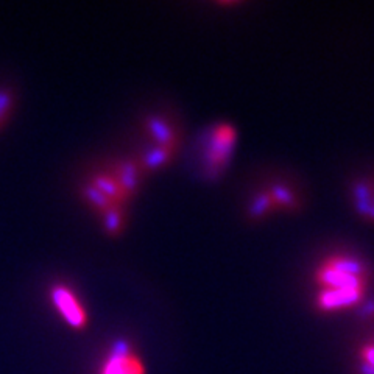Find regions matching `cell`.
Here are the masks:
<instances>
[{"label":"cell","instance_id":"cell-1","mask_svg":"<svg viewBox=\"0 0 374 374\" xmlns=\"http://www.w3.org/2000/svg\"><path fill=\"white\" fill-rule=\"evenodd\" d=\"M315 307L321 314H340L364 301L370 272L359 257L335 253L325 257L314 273Z\"/></svg>","mask_w":374,"mask_h":374},{"label":"cell","instance_id":"cell-2","mask_svg":"<svg viewBox=\"0 0 374 374\" xmlns=\"http://www.w3.org/2000/svg\"><path fill=\"white\" fill-rule=\"evenodd\" d=\"M51 306L60 315L61 320L74 331H85L89 326V314L83 306L79 295L66 284H55L50 288Z\"/></svg>","mask_w":374,"mask_h":374},{"label":"cell","instance_id":"cell-3","mask_svg":"<svg viewBox=\"0 0 374 374\" xmlns=\"http://www.w3.org/2000/svg\"><path fill=\"white\" fill-rule=\"evenodd\" d=\"M97 374H147V365L136 348L119 340L101 359Z\"/></svg>","mask_w":374,"mask_h":374},{"label":"cell","instance_id":"cell-4","mask_svg":"<svg viewBox=\"0 0 374 374\" xmlns=\"http://www.w3.org/2000/svg\"><path fill=\"white\" fill-rule=\"evenodd\" d=\"M236 140L237 131L233 125L220 124L212 128L204 153V164L209 175H217L225 169L233 153Z\"/></svg>","mask_w":374,"mask_h":374},{"label":"cell","instance_id":"cell-5","mask_svg":"<svg viewBox=\"0 0 374 374\" xmlns=\"http://www.w3.org/2000/svg\"><path fill=\"white\" fill-rule=\"evenodd\" d=\"M150 133L153 140L156 142V147L148 152L144 164L148 169H161L169 163L177 150V134L173 128L163 120H152Z\"/></svg>","mask_w":374,"mask_h":374},{"label":"cell","instance_id":"cell-6","mask_svg":"<svg viewBox=\"0 0 374 374\" xmlns=\"http://www.w3.org/2000/svg\"><path fill=\"white\" fill-rule=\"evenodd\" d=\"M356 373L374 374V335L359 346L356 352Z\"/></svg>","mask_w":374,"mask_h":374},{"label":"cell","instance_id":"cell-7","mask_svg":"<svg viewBox=\"0 0 374 374\" xmlns=\"http://www.w3.org/2000/svg\"><path fill=\"white\" fill-rule=\"evenodd\" d=\"M356 203L360 214L374 220V184L360 183L356 187Z\"/></svg>","mask_w":374,"mask_h":374},{"label":"cell","instance_id":"cell-8","mask_svg":"<svg viewBox=\"0 0 374 374\" xmlns=\"http://www.w3.org/2000/svg\"><path fill=\"white\" fill-rule=\"evenodd\" d=\"M11 105H13V100L8 95H5V94L0 95V125H2L3 119L11 111Z\"/></svg>","mask_w":374,"mask_h":374}]
</instances>
